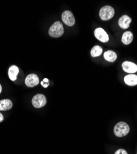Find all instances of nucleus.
I'll list each match as a JSON object with an SVG mask.
<instances>
[{
    "instance_id": "9",
    "label": "nucleus",
    "mask_w": 137,
    "mask_h": 154,
    "mask_svg": "<svg viewBox=\"0 0 137 154\" xmlns=\"http://www.w3.org/2000/svg\"><path fill=\"white\" fill-rule=\"evenodd\" d=\"M132 22V19L127 15L122 16L119 20L118 23L120 28L123 29H127L129 27L130 23Z\"/></svg>"
},
{
    "instance_id": "20",
    "label": "nucleus",
    "mask_w": 137,
    "mask_h": 154,
    "mask_svg": "<svg viewBox=\"0 0 137 154\" xmlns=\"http://www.w3.org/2000/svg\"><path fill=\"white\" fill-rule=\"evenodd\" d=\"M48 86H49V85H43V86L44 88H47Z\"/></svg>"
},
{
    "instance_id": "10",
    "label": "nucleus",
    "mask_w": 137,
    "mask_h": 154,
    "mask_svg": "<svg viewBox=\"0 0 137 154\" xmlns=\"http://www.w3.org/2000/svg\"><path fill=\"white\" fill-rule=\"evenodd\" d=\"M124 82L129 86H135L137 85V75H128L124 78Z\"/></svg>"
},
{
    "instance_id": "4",
    "label": "nucleus",
    "mask_w": 137,
    "mask_h": 154,
    "mask_svg": "<svg viewBox=\"0 0 137 154\" xmlns=\"http://www.w3.org/2000/svg\"><path fill=\"white\" fill-rule=\"evenodd\" d=\"M32 105L35 108H41L44 107L46 104V98L42 94H38L34 96L32 100Z\"/></svg>"
},
{
    "instance_id": "3",
    "label": "nucleus",
    "mask_w": 137,
    "mask_h": 154,
    "mask_svg": "<svg viewBox=\"0 0 137 154\" xmlns=\"http://www.w3.org/2000/svg\"><path fill=\"white\" fill-rule=\"evenodd\" d=\"M114 9L110 6H103L99 11V17L103 20H108L114 16Z\"/></svg>"
},
{
    "instance_id": "7",
    "label": "nucleus",
    "mask_w": 137,
    "mask_h": 154,
    "mask_svg": "<svg viewBox=\"0 0 137 154\" xmlns=\"http://www.w3.org/2000/svg\"><path fill=\"white\" fill-rule=\"evenodd\" d=\"M25 83L28 87L32 88L39 83V78L35 74H30L26 77Z\"/></svg>"
},
{
    "instance_id": "5",
    "label": "nucleus",
    "mask_w": 137,
    "mask_h": 154,
    "mask_svg": "<svg viewBox=\"0 0 137 154\" xmlns=\"http://www.w3.org/2000/svg\"><path fill=\"white\" fill-rule=\"evenodd\" d=\"M62 20L66 25L69 27L73 26L75 24V22H76L75 17L72 12L70 11H65L63 12V13L62 14Z\"/></svg>"
},
{
    "instance_id": "15",
    "label": "nucleus",
    "mask_w": 137,
    "mask_h": 154,
    "mask_svg": "<svg viewBox=\"0 0 137 154\" xmlns=\"http://www.w3.org/2000/svg\"><path fill=\"white\" fill-rule=\"evenodd\" d=\"M103 53V49L101 46H95L91 50V56L92 57H98L100 56Z\"/></svg>"
},
{
    "instance_id": "13",
    "label": "nucleus",
    "mask_w": 137,
    "mask_h": 154,
    "mask_svg": "<svg viewBox=\"0 0 137 154\" xmlns=\"http://www.w3.org/2000/svg\"><path fill=\"white\" fill-rule=\"evenodd\" d=\"M133 39V35L131 32L127 31L124 33L122 36V42L124 45H129Z\"/></svg>"
},
{
    "instance_id": "14",
    "label": "nucleus",
    "mask_w": 137,
    "mask_h": 154,
    "mask_svg": "<svg viewBox=\"0 0 137 154\" xmlns=\"http://www.w3.org/2000/svg\"><path fill=\"white\" fill-rule=\"evenodd\" d=\"M104 57L106 60L113 62L117 59V54L113 51H107L104 53Z\"/></svg>"
},
{
    "instance_id": "19",
    "label": "nucleus",
    "mask_w": 137,
    "mask_h": 154,
    "mask_svg": "<svg viewBox=\"0 0 137 154\" xmlns=\"http://www.w3.org/2000/svg\"><path fill=\"white\" fill-rule=\"evenodd\" d=\"M2 85H0V93H2Z\"/></svg>"
},
{
    "instance_id": "12",
    "label": "nucleus",
    "mask_w": 137,
    "mask_h": 154,
    "mask_svg": "<svg viewBox=\"0 0 137 154\" xmlns=\"http://www.w3.org/2000/svg\"><path fill=\"white\" fill-rule=\"evenodd\" d=\"M19 73V68L16 66H12L8 70L9 79L12 81H15L17 79V76Z\"/></svg>"
},
{
    "instance_id": "21",
    "label": "nucleus",
    "mask_w": 137,
    "mask_h": 154,
    "mask_svg": "<svg viewBox=\"0 0 137 154\" xmlns=\"http://www.w3.org/2000/svg\"><path fill=\"white\" fill-rule=\"evenodd\" d=\"M41 85H42V86H43V82H41Z\"/></svg>"
},
{
    "instance_id": "1",
    "label": "nucleus",
    "mask_w": 137,
    "mask_h": 154,
    "mask_svg": "<svg viewBox=\"0 0 137 154\" xmlns=\"http://www.w3.org/2000/svg\"><path fill=\"white\" fill-rule=\"evenodd\" d=\"M49 35L53 38H59L64 33L63 25L59 21L54 23L49 29Z\"/></svg>"
},
{
    "instance_id": "17",
    "label": "nucleus",
    "mask_w": 137,
    "mask_h": 154,
    "mask_svg": "<svg viewBox=\"0 0 137 154\" xmlns=\"http://www.w3.org/2000/svg\"><path fill=\"white\" fill-rule=\"evenodd\" d=\"M3 120H4L3 115L1 113H0V123L2 122L3 121Z\"/></svg>"
},
{
    "instance_id": "11",
    "label": "nucleus",
    "mask_w": 137,
    "mask_h": 154,
    "mask_svg": "<svg viewBox=\"0 0 137 154\" xmlns=\"http://www.w3.org/2000/svg\"><path fill=\"white\" fill-rule=\"evenodd\" d=\"M12 107V102L9 99H3L0 100V110L6 111L10 110Z\"/></svg>"
},
{
    "instance_id": "6",
    "label": "nucleus",
    "mask_w": 137,
    "mask_h": 154,
    "mask_svg": "<svg viewBox=\"0 0 137 154\" xmlns=\"http://www.w3.org/2000/svg\"><path fill=\"white\" fill-rule=\"evenodd\" d=\"M95 36L98 40L103 43L109 41V36L105 30L102 28H97L95 30Z\"/></svg>"
},
{
    "instance_id": "16",
    "label": "nucleus",
    "mask_w": 137,
    "mask_h": 154,
    "mask_svg": "<svg viewBox=\"0 0 137 154\" xmlns=\"http://www.w3.org/2000/svg\"><path fill=\"white\" fill-rule=\"evenodd\" d=\"M114 154H128L127 151L124 149H119L117 150Z\"/></svg>"
},
{
    "instance_id": "2",
    "label": "nucleus",
    "mask_w": 137,
    "mask_h": 154,
    "mask_svg": "<svg viewBox=\"0 0 137 154\" xmlns=\"http://www.w3.org/2000/svg\"><path fill=\"white\" fill-rule=\"evenodd\" d=\"M130 131V127L125 122H120L116 124L114 128V133L117 137L125 136Z\"/></svg>"
},
{
    "instance_id": "8",
    "label": "nucleus",
    "mask_w": 137,
    "mask_h": 154,
    "mask_svg": "<svg viewBox=\"0 0 137 154\" xmlns=\"http://www.w3.org/2000/svg\"><path fill=\"white\" fill-rule=\"evenodd\" d=\"M122 67L123 70L127 73H133L137 71V66L132 62L125 61L122 63Z\"/></svg>"
},
{
    "instance_id": "18",
    "label": "nucleus",
    "mask_w": 137,
    "mask_h": 154,
    "mask_svg": "<svg viewBox=\"0 0 137 154\" xmlns=\"http://www.w3.org/2000/svg\"><path fill=\"white\" fill-rule=\"evenodd\" d=\"M43 82H48L49 80H48V79H45Z\"/></svg>"
}]
</instances>
